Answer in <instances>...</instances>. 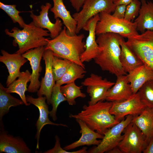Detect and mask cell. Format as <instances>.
Here are the masks:
<instances>
[{"label":"cell","instance_id":"1","mask_svg":"<svg viewBox=\"0 0 153 153\" xmlns=\"http://www.w3.org/2000/svg\"><path fill=\"white\" fill-rule=\"evenodd\" d=\"M122 37L117 34L107 33L99 35L96 39L99 51L94 59L95 62L103 71H108L116 77L127 74L120 60V40Z\"/></svg>","mask_w":153,"mask_h":153},{"label":"cell","instance_id":"13","mask_svg":"<svg viewBox=\"0 0 153 153\" xmlns=\"http://www.w3.org/2000/svg\"><path fill=\"white\" fill-rule=\"evenodd\" d=\"M51 7L50 3L47 2L45 5L41 6V10L39 15H35L31 10L30 16L36 27L47 29L50 33L51 38L53 39L57 36L62 30L63 24L59 18L56 19L55 23H52L50 21L48 12Z\"/></svg>","mask_w":153,"mask_h":153},{"label":"cell","instance_id":"40","mask_svg":"<svg viewBox=\"0 0 153 153\" xmlns=\"http://www.w3.org/2000/svg\"><path fill=\"white\" fill-rule=\"evenodd\" d=\"M109 153H122V151L120 150L118 147L115 148L109 151Z\"/></svg>","mask_w":153,"mask_h":153},{"label":"cell","instance_id":"3","mask_svg":"<svg viewBox=\"0 0 153 153\" xmlns=\"http://www.w3.org/2000/svg\"><path fill=\"white\" fill-rule=\"evenodd\" d=\"M112 104L111 102L101 101L92 105H85L80 112L70 114L69 116L82 120L92 130L103 135L108 129L120 122L110 112Z\"/></svg>","mask_w":153,"mask_h":153},{"label":"cell","instance_id":"36","mask_svg":"<svg viewBox=\"0 0 153 153\" xmlns=\"http://www.w3.org/2000/svg\"><path fill=\"white\" fill-rule=\"evenodd\" d=\"M126 6L124 5H116L113 13L112 15V16L119 19H124Z\"/></svg>","mask_w":153,"mask_h":153},{"label":"cell","instance_id":"28","mask_svg":"<svg viewBox=\"0 0 153 153\" xmlns=\"http://www.w3.org/2000/svg\"><path fill=\"white\" fill-rule=\"evenodd\" d=\"M85 69L78 64L72 62L62 78L56 82V84L61 86L63 84L75 82L78 79L84 78L86 71Z\"/></svg>","mask_w":153,"mask_h":153},{"label":"cell","instance_id":"15","mask_svg":"<svg viewBox=\"0 0 153 153\" xmlns=\"http://www.w3.org/2000/svg\"><path fill=\"white\" fill-rule=\"evenodd\" d=\"M53 56L52 51L50 50H45L42 56L45 65V75L42 78L40 88L37 92L38 97H42L43 95L45 96L48 105L50 104L52 91L56 83L52 69Z\"/></svg>","mask_w":153,"mask_h":153},{"label":"cell","instance_id":"21","mask_svg":"<svg viewBox=\"0 0 153 153\" xmlns=\"http://www.w3.org/2000/svg\"><path fill=\"white\" fill-rule=\"evenodd\" d=\"M53 7L50 9L54 15V18H60L66 27L67 33L69 35H73L76 34L77 22L66 8L63 0H52Z\"/></svg>","mask_w":153,"mask_h":153},{"label":"cell","instance_id":"37","mask_svg":"<svg viewBox=\"0 0 153 153\" xmlns=\"http://www.w3.org/2000/svg\"><path fill=\"white\" fill-rule=\"evenodd\" d=\"M87 0H69L71 5L76 12L81 10L83 5Z\"/></svg>","mask_w":153,"mask_h":153},{"label":"cell","instance_id":"7","mask_svg":"<svg viewBox=\"0 0 153 153\" xmlns=\"http://www.w3.org/2000/svg\"><path fill=\"white\" fill-rule=\"evenodd\" d=\"M126 42L144 64L153 71V31L131 36Z\"/></svg>","mask_w":153,"mask_h":153},{"label":"cell","instance_id":"5","mask_svg":"<svg viewBox=\"0 0 153 153\" xmlns=\"http://www.w3.org/2000/svg\"><path fill=\"white\" fill-rule=\"evenodd\" d=\"M99 14V20L96 25L95 31L97 36L102 34L112 33L127 38L139 34L135 22L117 18L105 12H102Z\"/></svg>","mask_w":153,"mask_h":153},{"label":"cell","instance_id":"10","mask_svg":"<svg viewBox=\"0 0 153 153\" xmlns=\"http://www.w3.org/2000/svg\"><path fill=\"white\" fill-rule=\"evenodd\" d=\"M114 84L106 78L92 73L81 83L83 86L86 87V92L90 97L88 105H93L105 100L108 90Z\"/></svg>","mask_w":153,"mask_h":153},{"label":"cell","instance_id":"29","mask_svg":"<svg viewBox=\"0 0 153 153\" xmlns=\"http://www.w3.org/2000/svg\"><path fill=\"white\" fill-rule=\"evenodd\" d=\"M82 87V86H77L75 82L66 84L64 86H61V90L69 105H75L76 102L75 99L77 97L84 98L86 97V94L81 91Z\"/></svg>","mask_w":153,"mask_h":153},{"label":"cell","instance_id":"31","mask_svg":"<svg viewBox=\"0 0 153 153\" xmlns=\"http://www.w3.org/2000/svg\"><path fill=\"white\" fill-rule=\"evenodd\" d=\"M60 87L61 86L55 83L52 91L50 103L52 108V110L50 111L49 115L54 121L57 119L56 114L58 106L61 102L66 101V98L61 90Z\"/></svg>","mask_w":153,"mask_h":153},{"label":"cell","instance_id":"27","mask_svg":"<svg viewBox=\"0 0 153 153\" xmlns=\"http://www.w3.org/2000/svg\"><path fill=\"white\" fill-rule=\"evenodd\" d=\"M24 104L22 100L11 95L3 89L2 84H0V120L8 113L10 107H15Z\"/></svg>","mask_w":153,"mask_h":153},{"label":"cell","instance_id":"35","mask_svg":"<svg viewBox=\"0 0 153 153\" xmlns=\"http://www.w3.org/2000/svg\"><path fill=\"white\" fill-rule=\"evenodd\" d=\"M56 142L54 147L52 148L45 151L44 153H87V148L84 147L81 149L73 152H68L62 148L60 145V139L57 135L55 136Z\"/></svg>","mask_w":153,"mask_h":153},{"label":"cell","instance_id":"34","mask_svg":"<svg viewBox=\"0 0 153 153\" xmlns=\"http://www.w3.org/2000/svg\"><path fill=\"white\" fill-rule=\"evenodd\" d=\"M141 2L139 0H134L126 6L124 19L132 22L138 16L141 8Z\"/></svg>","mask_w":153,"mask_h":153},{"label":"cell","instance_id":"23","mask_svg":"<svg viewBox=\"0 0 153 153\" xmlns=\"http://www.w3.org/2000/svg\"><path fill=\"white\" fill-rule=\"evenodd\" d=\"M141 5L138 17L135 22L137 31L141 33L146 30L153 31V3L141 0Z\"/></svg>","mask_w":153,"mask_h":153},{"label":"cell","instance_id":"16","mask_svg":"<svg viewBox=\"0 0 153 153\" xmlns=\"http://www.w3.org/2000/svg\"><path fill=\"white\" fill-rule=\"evenodd\" d=\"M26 98L27 102L34 105L38 108L39 111V117L35 124L37 132L35 136V138L37 140L36 148L39 149L40 133L44 126L50 124L65 127L68 126L65 124L53 123L48 118L50 111L48 110V106L46 102V98L45 96L34 98L32 96L27 95L26 96Z\"/></svg>","mask_w":153,"mask_h":153},{"label":"cell","instance_id":"8","mask_svg":"<svg viewBox=\"0 0 153 153\" xmlns=\"http://www.w3.org/2000/svg\"><path fill=\"white\" fill-rule=\"evenodd\" d=\"M123 138L118 147L122 153H141L148 143L140 129L131 122L124 129Z\"/></svg>","mask_w":153,"mask_h":153},{"label":"cell","instance_id":"22","mask_svg":"<svg viewBox=\"0 0 153 153\" xmlns=\"http://www.w3.org/2000/svg\"><path fill=\"white\" fill-rule=\"evenodd\" d=\"M127 75L133 94L137 93L146 82L153 80V71L144 64L128 73Z\"/></svg>","mask_w":153,"mask_h":153},{"label":"cell","instance_id":"25","mask_svg":"<svg viewBox=\"0 0 153 153\" xmlns=\"http://www.w3.org/2000/svg\"><path fill=\"white\" fill-rule=\"evenodd\" d=\"M120 44L121 48L120 60L126 73H128L144 64L127 44L123 37L120 40Z\"/></svg>","mask_w":153,"mask_h":153},{"label":"cell","instance_id":"20","mask_svg":"<svg viewBox=\"0 0 153 153\" xmlns=\"http://www.w3.org/2000/svg\"><path fill=\"white\" fill-rule=\"evenodd\" d=\"M30 153L31 150L19 137H14L4 131L0 133V153Z\"/></svg>","mask_w":153,"mask_h":153},{"label":"cell","instance_id":"30","mask_svg":"<svg viewBox=\"0 0 153 153\" xmlns=\"http://www.w3.org/2000/svg\"><path fill=\"white\" fill-rule=\"evenodd\" d=\"M72 62L68 60L60 58L54 55L52 69L56 82L62 78Z\"/></svg>","mask_w":153,"mask_h":153},{"label":"cell","instance_id":"14","mask_svg":"<svg viewBox=\"0 0 153 153\" xmlns=\"http://www.w3.org/2000/svg\"><path fill=\"white\" fill-rule=\"evenodd\" d=\"M99 20L97 14L89 20L83 29L89 32L85 42V49L80 56L81 62H89L94 60L97 56L99 48L96 42L95 35L96 25Z\"/></svg>","mask_w":153,"mask_h":153},{"label":"cell","instance_id":"38","mask_svg":"<svg viewBox=\"0 0 153 153\" xmlns=\"http://www.w3.org/2000/svg\"><path fill=\"white\" fill-rule=\"evenodd\" d=\"M143 153H153V139H151L144 150Z\"/></svg>","mask_w":153,"mask_h":153},{"label":"cell","instance_id":"2","mask_svg":"<svg viewBox=\"0 0 153 153\" xmlns=\"http://www.w3.org/2000/svg\"><path fill=\"white\" fill-rule=\"evenodd\" d=\"M76 34L69 35L64 26L56 37L51 39L47 38L48 43L45 46V50H50L54 56L69 60L85 69L80 60V56L86 48L85 42L83 41L85 36L83 34Z\"/></svg>","mask_w":153,"mask_h":153},{"label":"cell","instance_id":"41","mask_svg":"<svg viewBox=\"0 0 153 153\" xmlns=\"http://www.w3.org/2000/svg\"><path fill=\"white\" fill-rule=\"evenodd\" d=\"M112 0L113 2V3L115 1V0Z\"/></svg>","mask_w":153,"mask_h":153},{"label":"cell","instance_id":"33","mask_svg":"<svg viewBox=\"0 0 153 153\" xmlns=\"http://www.w3.org/2000/svg\"><path fill=\"white\" fill-rule=\"evenodd\" d=\"M15 5H7L0 2V8L4 11L11 18L13 22L17 23L20 26L23 28L26 24L19 13L23 12L18 11Z\"/></svg>","mask_w":153,"mask_h":153},{"label":"cell","instance_id":"12","mask_svg":"<svg viewBox=\"0 0 153 153\" xmlns=\"http://www.w3.org/2000/svg\"><path fill=\"white\" fill-rule=\"evenodd\" d=\"M44 51L45 46H42L30 49L22 54L29 61L32 70L27 91L29 92H37L40 88L41 82L39 78L42 70L41 61Z\"/></svg>","mask_w":153,"mask_h":153},{"label":"cell","instance_id":"6","mask_svg":"<svg viewBox=\"0 0 153 153\" xmlns=\"http://www.w3.org/2000/svg\"><path fill=\"white\" fill-rule=\"evenodd\" d=\"M116 6L112 0H87L80 11L72 15L77 23L76 34L78 33L94 16L102 12H113Z\"/></svg>","mask_w":153,"mask_h":153},{"label":"cell","instance_id":"17","mask_svg":"<svg viewBox=\"0 0 153 153\" xmlns=\"http://www.w3.org/2000/svg\"><path fill=\"white\" fill-rule=\"evenodd\" d=\"M1 53L0 61L5 65L9 73L6 82L7 87L20 76V68L27 60L18 53L11 54L3 50Z\"/></svg>","mask_w":153,"mask_h":153},{"label":"cell","instance_id":"4","mask_svg":"<svg viewBox=\"0 0 153 153\" xmlns=\"http://www.w3.org/2000/svg\"><path fill=\"white\" fill-rule=\"evenodd\" d=\"M5 32L6 35L14 38L13 45L18 46L16 53L22 54L30 49L46 46L47 38L45 37L50 35L48 31L36 27L33 21L26 24L22 30L14 27L10 31L6 29Z\"/></svg>","mask_w":153,"mask_h":153},{"label":"cell","instance_id":"9","mask_svg":"<svg viewBox=\"0 0 153 153\" xmlns=\"http://www.w3.org/2000/svg\"><path fill=\"white\" fill-rule=\"evenodd\" d=\"M118 123L108 129L104 133L101 143L96 147L90 149L89 153L107 152L113 148L118 147L122 140V133L124 129L131 122L133 116L128 115Z\"/></svg>","mask_w":153,"mask_h":153},{"label":"cell","instance_id":"11","mask_svg":"<svg viewBox=\"0 0 153 153\" xmlns=\"http://www.w3.org/2000/svg\"><path fill=\"white\" fill-rule=\"evenodd\" d=\"M146 107L141 101L137 92L124 101L112 102L109 112L117 120L120 121L128 115L133 116L138 115Z\"/></svg>","mask_w":153,"mask_h":153},{"label":"cell","instance_id":"24","mask_svg":"<svg viewBox=\"0 0 153 153\" xmlns=\"http://www.w3.org/2000/svg\"><path fill=\"white\" fill-rule=\"evenodd\" d=\"M131 122L141 131L148 143L153 139V107H146L140 114L133 116Z\"/></svg>","mask_w":153,"mask_h":153},{"label":"cell","instance_id":"26","mask_svg":"<svg viewBox=\"0 0 153 153\" xmlns=\"http://www.w3.org/2000/svg\"><path fill=\"white\" fill-rule=\"evenodd\" d=\"M31 74L27 70L25 71L21 72L18 79L12 82L7 88L3 86L4 89L6 92L18 94L24 104L26 106H29L31 104L27 103L25 92L27 91V83L30 81Z\"/></svg>","mask_w":153,"mask_h":153},{"label":"cell","instance_id":"39","mask_svg":"<svg viewBox=\"0 0 153 153\" xmlns=\"http://www.w3.org/2000/svg\"><path fill=\"white\" fill-rule=\"evenodd\" d=\"M134 0H115L114 2L116 6L119 5H127Z\"/></svg>","mask_w":153,"mask_h":153},{"label":"cell","instance_id":"19","mask_svg":"<svg viewBox=\"0 0 153 153\" xmlns=\"http://www.w3.org/2000/svg\"><path fill=\"white\" fill-rule=\"evenodd\" d=\"M75 120L80 126L81 137L78 140L66 146L63 148L67 151L85 145H98L101 140L97 139H102L104 135L92 130L82 120L77 119Z\"/></svg>","mask_w":153,"mask_h":153},{"label":"cell","instance_id":"18","mask_svg":"<svg viewBox=\"0 0 153 153\" xmlns=\"http://www.w3.org/2000/svg\"><path fill=\"white\" fill-rule=\"evenodd\" d=\"M127 75L117 76L116 82L107 92L105 99L107 101H122L127 99L133 94Z\"/></svg>","mask_w":153,"mask_h":153},{"label":"cell","instance_id":"32","mask_svg":"<svg viewBox=\"0 0 153 153\" xmlns=\"http://www.w3.org/2000/svg\"><path fill=\"white\" fill-rule=\"evenodd\" d=\"M137 92L141 101L144 105L153 107V80L145 83Z\"/></svg>","mask_w":153,"mask_h":153}]
</instances>
